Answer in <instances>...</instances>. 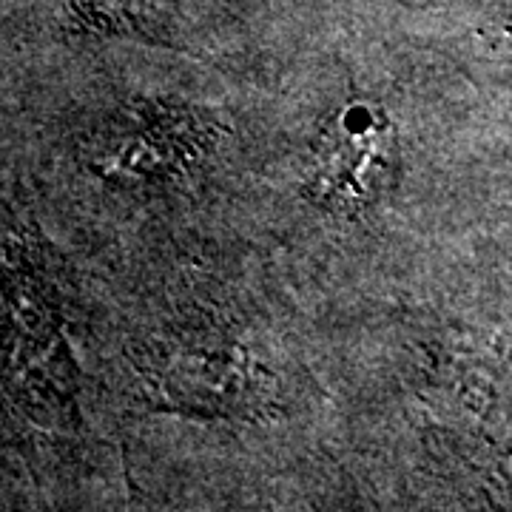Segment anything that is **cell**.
<instances>
[{
    "instance_id": "2",
    "label": "cell",
    "mask_w": 512,
    "mask_h": 512,
    "mask_svg": "<svg viewBox=\"0 0 512 512\" xmlns=\"http://www.w3.org/2000/svg\"><path fill=\"white\" fill-rule=\"evenodd\" d=\"M191 123L185 120H140L131 131H123L114 148H111V165L128 171V174H160L174 165H180L185 157L197 154V146H191L188 137Z\"/></svg>"
},
{
    "instance_id": "1",
    "label": "cell",
    "mask_w": 512,
    "mask_h": 512,
    "mask_svg": "<svg viewBox=\"0 0 512 512\" xmlns=\"http://www.w3.org/2000/svg\"><path fill=\"white\" fill-rule=\"evenodd\" d=\"M399 134L379 106L348 103L333 114L313 160V197L336 214H365L396 188Z\"/></svg>"
}]
</instances>
